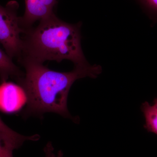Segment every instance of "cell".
Returning <instances> with one entry per match:
<instances>
[{
  "label": "cell",
  "instance_id": "obj_1",
  "mask_svg": "<svg viewBox=\"0 0 157 157\" xmlns=\"http://www.w3.org/2000/svg\"><path fill=\"white\" fill-rule=\"evenodd\" d=\"M25 73L17 81L25 91L27 107L25 115H42L53 112L75 120L67 106L68 94L74 82L79 78H96L102 71L100 65L75 66L69 72H60L48 69L42 63L25 58L18 59Z\"/></svg>",
  "mask_w": 157,
  "mask_h": 157
},
{
  "label": "cell",
  "instance_id": "obj_2",
  "mask_svg": "<svg viewBox=\"0 0 157 157\" xmlns=\"http://www.w3.org/2000/svg\"><path fill=\"white\" fill-rule=\"evenodd\" d=\"M81 25L80 22H65L53 13L40 21L36 27L24 30L23 48L19 58L42 63L47 60L60 63L67 59L75 66L87 64L81 48Z\"/></svg>",
  "mask_w": 157,
  "mask_h": 157
},
{
  "label": "cell",
  "instance_id": "obj_3",
  "mask_svg": "<svg viewBox=\"0 0 157 157\" xmlns=\"http://www.w3.org/2000/svg\"><path fill=\"white\" fill-rule=\"evenodd\" d=\"M19 4L11 1L4 7L0 5V43L6 53L12 59H19L22 54L23 42L21 34L23 29L17 16Z\"/></svg>",
  "mask_w": 157,
  "mask_h": 157
},
{
  "label": "cell",
  "instance_id": "obj_4",
  "mask_svg": "<svg viewBox=\"0 0 157 157\" xmlns=\"http://www.w3.org/2000/svg\"><path fill=\"white\" fill-rule=\"evenodd\" d=\"M27 102L25 90L19 84L4 81L0 85V109L7 113L17 112Z\"/></svg>",
  "mask_w": 157,
  "mask_h": 157
},
{
  "label": "cell",
  "instance_id": "obj_5",
  "mask_svg": "<svg viewBox=\"0 0 157 157\" xmlns=\"http://www.w3.org/2000/svg\"><path fill=\"white\" fill-rule=\"evenodd\" d=\"M25 11L20 17V24L24 30L32 27L37 21H41L54 13L41 0H25Z\"/></svg>",
  "mask_w": 157,
  "mask_h": 157
},
{
  "label": "cell",
  "instance_id": "obj_6",
  "mask_svg": "<svg viewBox=\"0 0 157 157\" xmlns=\"http://www.w3.org/2000/svg\"><path fill=\"white\" fill-rule=\"evenodd\" d=\"M24 75L12 61V58L0 48V78L2 82L6 81L9 77L18 79Z\"/></svg>",
  "mask_w": 157,
  "mask_h": 157
},
{
  "label": "cell",
  "instance_id": "obj_7",
  "mask_svg": "<svg viewBox=\"0 0 157 157\" xmlns=\"http://www.w3.org/2000/svg\"><path fill=\"white\" fill-rule=\"evenodd\" d=\"M0 133L3 134L11 143L17 146V148L27 140H36L39 139L38 135H35L32 136H23L20 135L13 130L9 128L2 120L0 117Z\"/></svg>",
  "mask_w": 157,
  "mask_h": 157
},
{
  "label": "cell",
  "instance_id": "obj_8",
  "mask_svg": "<svg viewBox=\"0 0 157 157\" xmlns=\"http://www.w3.org/2000/svg\"><path fill=\"white\" fill-rule=\"evenodd\" d=\"M141 110L144 114L146 124L144 128L148 132L157 135V109L155 106H151L147 102H145L141 106Z\"/></svg>",
  "mask_w": 157,
  "mask_h": 157
},
{
  "label": "cell",
  "instance_id": "obj_9",
  "mask_svg": "<svg viewBox=\"0 0 157 157\" xmlns=\"http://www.w3.org/2000/svg\"><path fill=\"white\" fill-rule=\"evenodd\" d=\"M17 148V146L0 133V157H13V151Z\"/></svg>",
  "mask_w": 157,
  "mask_h": 157
},
{
  "label": "cell",
  "instance_id": "obj_10",
  "mask_svg": "<svg viewBox=\"0 0 157 157\" xmlns=\"http://www.w3.org/2000/svg\"><path fill=\"white\" fill-rule=\"evenodd\" d=\"M44 152L45 157H63V153L61 151H58L56 153L54 151V148L52 146V144L49 142L46 144L44 148Z\"/></svg>",
  "mask_w": 157,
  "mask_h": 157
},
{
  "label": "cell",
  "instance_id": "obj_11",
  "mask_svg": "<svg viewBox=\"0 0 157 157\" xmlns=\"http://www.w3.org/2000/svg\"><path fill=\"white\" fill-rule=\"evenodd\" d=\"M149 9L157 13V0H140Z\"/></svg>",
  "mask_w": 157,
  "mask_h": 157
},
{
  "label": "cell",
  "instance_id": "obj_12",
  "mask_svg": "<svg viewBox=\"0 0 157 157\" xmlns=\"http://www.w3.org/2000/svg\"><path fill=\"white\" fill-rule=\"evenodd\" d=\"M48 8L53 10L56 3V0H41Z\"/></svg>",
  "mask_w": 157,
  "mask_h": 157
},
{
  "label": "cell",
  "instance_id": "obj_13",
  "mask_svg": "<svg viewBox=\"0 0 157 157\" xmlns=\"http://www.w3.org/2000/svg\"><path fill=\"white\" fill-rule=\"evenodd\" d=\"M154 103V106H155V107L157 109V98H156V99H155Z\"/></svg>",
  "mask_w": 157,
  "mask_h": 157
}]
</instances>
